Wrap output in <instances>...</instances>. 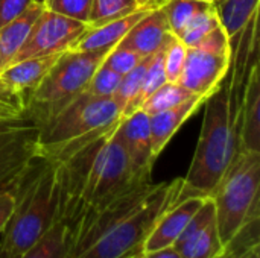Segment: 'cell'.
I'll use <instances>...</instances> for the list:
<instances>
[{
	"label": "cell",
	"mask_w": 260,
	"mask_h": 258,
	"mask_svg": "<svg viewBox=\"0 0 260 258\" xmlns=\"http://www.w3.org/2000/svg\"><path fill=\"white\" fill-rule=\"evenodd\" d=\"M183 178L145 184L70 225L66 258H131L158 217L178 201Z\"/></svg>",
	"instance_id": "obj_1"
},
{
	"label": "cell",
	"mask_w": 260,
	"mask_h": 258,
	"mask_svg": "<svg viewBox=\"0 0 260 258\" xmlns=\"http://www.w3.org/2000/svg\"><path fill=\"white\" fill-rule=\"evenodd\" d=\"M55 164L59 189V220L69 227L82 216L105 208L134 189L149 184L134 175L116 128Z\"/></svg>",
	"instance_id": "obj_2"
},
{
	"label": "cell",
	"mask_w": 260,
	"mask_h": 258,
	"mask_svg": "<svg viewBox=\"0 0 260 258\" xmlns=\"http://www.w3.org/2000/svg\"><path fill=\"white\" fill-rule=\"evenodd\" d=\"M9 190L14 196V207L0 236V246L12 258H18L59 220L56 164L35 155Z\"/></svg>",
	"instance_id": "obj_3"
},
{
	"label": "cell",
	"mask_w": 260,
	"mask_h": 258,
	"mask_svg": "<svg viewBox=\"0 0 260 258\" xmlns=\"http://www.w3.org/2000/svg\"><path fill=\"white\" fill-rule=\"evenodd\" d=\"M204 103L200 140L187 175L183 178L178 201L190 196H210L241 149L239 128L232 119L229 84L224 81Z\"/></svg>",
	"instance_id": "obj_4"
},
{
	"label": "cell",
	"mask_w": 260,
	"mask_h": 258,
	"mask_svg": "<svg viewBox=\"0 0 260 258\" xmlns=\"http://www.w3.org/2000/svg\"><path fill=\"white\" fill-rule=\"evenodd\" d=\"M122 109L111 97L81 93L47 122L37 126L35 155L61 163L81 148L113 131Z\"/></svg>",
	"instance_id": "obj_5"
},
{
	"label": "cell",
	"mask_w": 260,
	"mask_h": 258,
	"mask_svg": "<svg viewBox=\"0 0 260 258\" xmlns=\"http://www.w3.org/2000/svg\"><path fill=\"white\" fill-rule=\"evenodd\" d=\"M260 152L239 149L210 193L222 245H229L253 219L260 217Z\"/></svg>",
	"instance_id": "obj_6"
},
{
	"label": "cell",
	"mask_w": 260,
	"mask_h": 258,
	"mask_svg": "<svg viewBox=\"0 0 260 258\" xmlns=\"http://www.w3.org/2000/svg\"><path fill=\"white\" fill-rule=\"evenodd\" d=\"M108 52H81L72 49L62 52L27 99L24 119L40 126L84 93L88 81Z\"/></svg>",
	"instance_id": "obj_7"
},
{
	"label": "cell",
	"mask_w": 260,
	"mask_h": 258,
	"mask_svg": "<svg viewBox=\"0 0 260 258\" xmlns=\"http://www.w3.org/2000/svg\"><path fill=\"white\" fill-rule=\"evenodd\" d=\"M232 46L219 24L201 43L187 47L186 62L177 81L192 94L209 97L230 75Z\"/></svg>",
	"instance_id": "obj_8"
},
{
	"label": "cell",
	"mask_w": 260,
	"mask_h": 258,
	"mask_svg": "<svg viewBox=\"0 0 260 258\" xmlns=\"http://www.w3.org/2000/svg\"><path fill=\"white\" fill-rule=\"evenodd\" d=\"M87 29V24L44 8L12 62L66 52ZM11 62V64H12Z\"/></svg>",
	"instance_id": "obj_9"
},
{
	"label": "cell",
	"mask_w": 260,
	"mask_h": 258,
	"mask_svg": "<svg viewBox=\"0 0 260 258\" xmlns=\"http://www.w3.org/2000/svg\"><path fill=\"white\" fill-rule=\"evenodd\" d=\"M38 128L27 119L0 120V190L9 189L35 157Z\"/></svg>",
	"instance_id": "obj_10"
},
{
	"label": "cell",
	"mask_w": 260,
	"mask_h": 258,
	"mask_svg": "<svg viewBox=\"0 0 260 258\" xmlns=\"http://www.w3.org/2000/svg\"><path fill=\"white\" fill-rule=\"evenodd\" d=\"M61 53L49 56L26 58L0 70V102L6 103L24 117L27 99L43 81Z\"/></svg>",
	"instance_id": "obj_11"
},
{
	"label": "cell",
	"mask_w": 260,
	"mask_h": 258,
	"mask_svg": "<svg viewBox=\"0 0 260 258\" xmlns=\"http://www.w3.org/2000/svg\"><path fill=\"white\" fill-rule=\"evenodd\" d=\"M172 248L181 258H216L224 251L218 231L215 204L210 196L204 199Z\"/></svg>",
	"instance_id": "obj_12"
},
{
	"label": "cell",
	"mask_w": 260,
	"mask_h": 258,
	"mask_svg": "<svg viewBox=\"0 0 260 258\" xmlns=\"http://www.w3.org/2000/svg\"><path fill=\"white\" fill-rule=\"evenodd\" d=\"M116 132L126 152L134 175L143 182H151V173L157 158L152 152L149 116L143 109H139L131 116L120 119Z\"/></svg>",
	"instance_id": "obj_13"
},
{
	"label": "cell",
	"mask_w": 260,
	"mask_h": 258,
	"mask_svg": "<svg viewBox=\"0 0 260 258\" xmlns=\"http://www.w3.org/2000/svg\"><path fill=\"white\" fill-rule=\"evenodd\" d=\"M209 198V196H207ZM206 198L190 196L181 201H177L171 205L155 222L151 233L148 234L143 243V252H151L163 248H169L180 237L183 230L187 227L193 214L203 205Z\"/></svg>",
	"instance_id": "obj_14"
},
{
	"label": "cell",
	"mask_w": 260,
	"mask_h": 258,
	"mask_svg": "<svg viewBox=\"0 0 260 258\" xmlns=\"http://www.w3.org/2000/svg\"><path fill=\"white\" fill-rule=\"evenodd\" d=\"M171 35L174 33L171 32L166 14L160 5L142 17L117 46L129 49L146 58L155 53L169 40Z\"/></svg>",
	"instance_id": "obj_15"
},
{
	"label": "cell",
	"mask_w": 260,
	"mask_h": 258,
	"mask_svg": "<svg viewBox=\"0 0 260 258\" xmlns=\"http://www.w3.org/2000/svg\"><path fill=\"white\" fill-rule=\"evenodd\" d=\"M241 149L260 152V73L259 59L251 65L239 108Z\"/></svg>",
	"instance_id": "obj_16"
},
{
	"label": "cell",
	"mask_w": 260,
	"mask_h": 258,
	"mask_svg": "<svg viewBox=\"0 0 260 258\" xmlns=\"http://www.w3.org/2000/svg\"><path fill=\"white\" fill-rule=\"evenodd\" d=\"M151 9H154V8H142L129 15L104 23L101 26H91V27L87 26V29L82 32V35L69 49L81 50V52L111 50L113 47H116L120 43V40L129 32V29L142 17H145Z\"/></svg>",
	"instance_id": "obj_17"
},
{
	"label": "cell",
	"mask_w": 260,
	"mask_h": 258,
	"mask_svg": "<svg viewBox=\"0 0 260 258\" xmlns=\"http://www.w3.org/2000/svg\"><path fill=\"white\" fill-rule=\"evenodd\" d=\"M207 97L204 96H192L186 102L169 108L166 111L157 113L149 116V128H151V143H152V152L155 158L163 152V149L168 146V143L172 140V137L178 132V129L183 126V123L195 114V111L204 105Z\"/></svg>",
	"instance_id": "obj_18"
},
{
	"label": "cell",
	"mask_w": 260,
	"mask_h": 258,
	"mask_svg": "<svg viewBox=\"0 0 260 258\" xmlns=\"http://www.w3.org/2000/svg\"><path fill=\"white\" fill-rule=\"evenodd\" d=\"M43 11V2L32 0V3L23 12L0 27V70L14 61Z\"/></svg>",
	"instance_id": "obj_19"
},
{
	"label": "cell",
	"mask_w": 260,
	"mask_h": 258,
	"mask_svg": "<svg viewBox=\"0 0 260 258\" xmlns=\"http://www.w3.org/2000/svg\"><path fill=\"white\" fill-rule=\"evenodd\" d=\"M215 8L233 50L251 17L259 12V0H218Z\"/></svg>",
	"instance_id": "obj_20"
},
{
	"label": "cell",
	"mask_w": 260,
	"mask_h": 258,
	"mask_svg": "<svg viewBox=\"0 0 260 258\" xmlns=\"http://www.w3.org/2000/svg\"><path fill=\"white\" fill-rule=\"evenodd\" d=\"M70 245V228L64 220L56 224L21 257L18 258H66Z\"/></svg>",
	"instance_id": "obj_21"
},
{
	"label": "cell",
	"mask_w": 260,
	"mask_h": 258,
	"mask_svg": "<svg viewBox=\"0 0 260 258\" xmlns=\"http://www.w3.org/2000/svg\"><path fill=\"white\" fill-rule=\"evenodd\" d=\"M209 6L212 5L198 0H165L161 3L171 32L175 36H178Z\"/></svg>",
	"instance_id": "obj_22"
},
{
	"label": "cell",
	"mask_w": 260,
	"mask_h": 258,
	"mask_svg": "<svg viewBox=\"0 0 260 258\" xmlns=\"http://www.w3.org/2000/svg\"><path fill=\"white\" fill-rule=\"evenodd\" d=\"M259 220H250L216 258H260Z\"/></svg>",
	"instance_id": "obj_23"
},
{
	"label": "cell",
	"mask_w": 260,
	"mask_h": 258,
	"mask_svg": "<svg viewBox=\"0 0 260 258\" xmlns=\"http://www.w3.org/2000/svg\"><path fill=\"white\" fill-rule=\"evenodd\" d=\"M192 96H195V94H192L190 91H187L178 82H169V81H166L161 87H158L146 99V102L143 103L142 109L148 116H152V114L166 111L169 108H174V106L186 102Z\"/></svg>",
	"instance_id": "obj_24"
},
{
	"label": "cell",
	"mask_w": 260,
	"mask_h": 258,
	"mask_svg": "<svg viewBox=\"0 0 260 258\" xmlns=\"http://www.w3.org/2000/svg\"><path fill=\"white\" fill-rule=\"evenodd\" d=\"M142 9L137 0H91L87 26H101L104 23L122 18Z\"/></svg>",
	"instance_id": "obj_25"
},
{
	"label": "cell",
	"mask_w": 260,
	"mask_h": 258,
	"mask_svg": "<svg viewBox=\"0 0 260 258\" xmlns=\"http://www.w3.org/2000/svg\"><path fill=\"white\" fill-rule=\"evenodd\" d=\"M221 24L218 12L215 5L209 6L206 11H203L180 35L178 38L187 46L192 47L198 43H201L207 35H210L218 26Z\"/></svg>",
	"instance_id": "obj_26"
},
{
	"label": "cell",
	"mask_w": 260,
	"mask_h": 258,
	"mask_svg": "<svg viewBox=\"0 0 260 258\" xmlns=\"http://www.w3.org/2000/svg\"><path fill=\"white\" fill-rule=\"evenodd\" d=\"M149 58L151 56H146L137 67H134L131 71H128L126 75L122 76L120 79V84L116 90V93L113 94V100L117 103V106L123 111V108L136 97L140 85H142V81H143V75H145V70H146V65L149 62Z\"/></svg>",
	"instance_id": "obj_27"
},
{
	"label": "cell",
	"mask_w": 260,
	"mask_h": 258,
	"mask_svg": "<svg viewBox=\"0 0 260 258\" xmlns=\"http://www.w3.org/2000/svg\"><path fill=\"white\" fill-rule=\"evenodd\" d=\"M187 56V46L175 35H172L166 46L163 53V62H165V71L169 82H177L181 76L184 62Z\"/></svg>",
	"instance_id": "obj_28"
},
{
	"label": "cell",
	"mask_w": 260,
	"mask_h": 258,
	"mask_svg": "<svg viewBox=\"0 0 260 258\" xmlns=\"http://www.w3.org/2000/svg\"><path fill=\"white\" fill-rule=\"evenodd\" d=\"M120 79L122 75L101 64L93 73L91 79L88 81L85 93L94 97H113V94L116 93L120 84Z\"/></svg>",
	"instance_id": "obj_29"
},
{
	"label": "cell",
	"mask_w": 260,
	"mask_h": 258,
	"mask_svg": "<svg viewBox=\"0 0 260 258\" xmlns=\"http://www.w3.org/2000/svg\"><path fill=\"white\" fill-rule=\"evenodd\" d=\"M44 8L59 15L88 23L91 0H41Z\"/></svg>",
	"instance_id": "obj_30"
},
{
	"label": "cell",
	"mask_w": 260,
	"mask_h": 258,
	"mask_svg": "<svg viewBox=\"0 0 260 258\" xmlns=\"http://www.w3.org/2000/svg\"><path fill=\"white\" fill-rule=\"evenodd\" d=\"M143 59L145 58L142 55H139V53H136V52H133L129 49L116 46L107 53L102 64L123 76L128 71H131L134 67H137Z\"/></svg>",
	"instance_id": "obj_31"
},
{
	"label": "cell",
	"mask_w": 260,
	"mask_h": 258,
	"mask_svg": "<svg viewBox=\"0 0 260 258\" xmlns=\"http://www.w3.org/2000/svg\"><path fill=\"white\" fill-rule=\"evenodd\" d=\"M32 0H0V27L23 12Z\"/></svg>",
	"instance_id": "obj_32"
},
{
	"label": "cell",
	"mask_w": 260,
	"mask_h": 258,
	"mask_svg": "<svg viewBox=\"0 0 260 258\" xmlns=\"http://www.w3.org/2000/svg\"><path fill=\"white\" fill-rule=\"evenodd\" d=\"M12 207H14V196L12 192L9 189L0 190V236L3 234L6 224L11 217L12 213Z\"/></svg>",
	"instance_id": "obj_33"
},
{
	"label": "cell",
	"mask_w": 260,
	"mask_h": 258,
	"mask_svg": "<svg viewBox=\"0 0 260 258\" xmlns=\"http://www.w3.org/2000/svg\"><path fill=\"white\" fill-rule=\"evenodd\" d=\"M143 258H181V255L172 248H163V249H157V251H151V252H143Z\"/></svg>",
	"instance_id": "obj_34"
},
{
	"label": "cell",
	"mask_w": 260,
	"mask_h": 258,
	"mask_svg": "<svg viewBox=\"0 0 260 258\" xmlns=\"http://www.w3.org/2000/svg\"><path fill=\"white\" fill-rule=\"evenodd\" d=\"M11 119H24V117L15 108L0 102V120H11Z\"/></svg>",
	"instance_id": "obj_35"
},
{
	"label": "cell",
	"mask_w": 260,
	"mask_h": 258,
	"mask_svg": "<svg viewBox=\"0 0 260 258\" xmlns=\"http://www.w3.org/2000/svg\"><path fill=\"white\" fill-rule=\"evenodd\" d=\"M165 0H137V3L142 8H157L163 3Z\"/></svg>",
	"instance_id": "obj_36"
},
{
	"label": "cell",
	"mask_w": 260,
	"mask_h": 258,
	"mask_svg": "<svg viewBox=\"0 0 260 258\" xmlns=\"http://www.w3.org/2000/svg\"><path fill=\"white\" fill-rule=\"evenodd\" d=\"M0 258H12V257H11V255H9V254H8V252H6L5 249H3V248L0 246Z\"/></svg>",
	"instance_id": "obj_37"
},
{
	"label": "cell",
	"mask_w": 260,
	"mask_h": 258,
	"mask_svg": "<svg viewBox=\"0 0 260 258\" xmlns=\"http://www.w3.org/2000/svg\"><path fill=\"white\" fill-rule=\"evenodd\" d=\"M198 2H204V3H209V5H216L218 0H198Z\"/></svg>",
	"instance_id": "obj_38"
},
{
	"label": "cell",
	"mask_w": 260,
	"mask_h": 258,
	"mask_svg": "<svg viewBox=\"0 0 260 258\" xmlns=\"http://www.w3.org/2000/svg\"><path fill=\"white\" fill-rule=\"evenodd\" d=\"M131 258H143V252H140V254H136V255H133Z\"/></svg>",
	"instance_id": "obj_39"
},
{
	"label": "cell",
	"mask_w": 260,
	"mask_h": 258,
	"mask_svg": "<svg viewBox=\"0 0 260 258\" xmlns=\"http://www.w3.org/2000/svg\"><path fill=\"white\" fill-rule=\"evenodd\" d=\"M40 2H41V0H40Z\"/></svg>",
	"instance_id": "obj_40"
}]
</instances>
